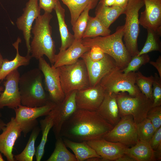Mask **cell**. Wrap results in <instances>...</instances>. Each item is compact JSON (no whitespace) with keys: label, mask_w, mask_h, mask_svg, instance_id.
Masks as SVG:
<instances>
[{"label":"cell","mask_w":161,"mask_h":161,"mask_svg":"<svg viewBox=\"0 0 161 161\" xmlns=\"http://www.w3.org/2000/svg\"><path fill=\"white\" fill-rule=\"evenodd\" d=\"M114 126L97 111L77 109L63 125L60 136L78 142L103 138Z\"/></svg>","instance_id":"1"},{"label":"cell","mask_w":161,"mask_h":161,"mask_svg":"<svg viewBox=\"0 0 161 161\" xmlns=\"http://www.w3.org/2000/svg\"><path fill=\"white\" fill-rule=\"evenodd\" d=\"M51 14L46 12L35 20L31 32L33 36L30 43V55L38 60L45 55L52 65L56 55L55 43L52 37V27L50 23L52 18Z\"/></svg>","instance_id":"2"},{"label":"cell","mask_w":161,"mask_h":161,"mask_svg":"<svg viewBox=\"0 0 161 161\" xmlns=\"http://www.w3.org/2000/svg\"><path fill=\"white\" fill-rule=\"evenodd\" d=\"M43 77L38 68L32 69L20 76L19 87L22 105L38 107L51 101L45 92Z\"/></svg>","instance_id":"3"},{"label":"cell","mask_w":161,"mask_h":161,"mask_svg":"<svg viewBox=\"0 0 161 161\" xmlns=\"http://www.w3.org/2000/svg\"><path fill=\"white\" fill-rule=\"evenodd\" d=\"M124 29V25L119 26L112 34L82 39V43L90 48L94 46L100 47L105 54L114 59L117 67L122 70L126 66L131 58L123 41Z\"/></svg>","instance_id":"4"},{"label":"cell","mask_w":161,"mask_h":161,"mask_svg":"<svg viewBox=\"0 0 161 161\" xmlns=\"http://www.w3.org/2000/svg\"><path fill=\"white\" fill-rule=\"evenodd\" d=\"M144 5L143 0H129L123 13L126 18L123 39L125 47L131 57L139 52L137 43L140 31L139 12Z\"/></svg>","instance_id":"5"},{"label":"cell","mask_w":161,"mask_h":161,"mask_svg":"<svg viewBox=\"0 0 161 161\" xmlns=\"http://www.w3.org/2000/svg\"><path fill=\"white\" fill-rule=\"evenodd\" d=\"M120 117L131 115L136 124L146 118L153 101L141 92L132 96L126 92L115 93Z\"/></svg>","instance_id":"6"},{"label":"cell","mask_w":161,"mask_h":161,"mask_svg":"<svg viewBox=\"0 0 161 161\" xmlns=\"http://www.w3.org/2000/svg\"><path fill=\"white\" fill-rule=\"evenodd\" d=\"M58 68L61 87L65 95L90 86L86 66L81 58L73 64Z\"/></svg>","instance_id":"7"},{"label":"cell","mask_w":161,"mask_h":161,"mask_svg":"<svg viewBox=\"0 0 161 161\" xmlns=\"http://www.w3.org/2000/svg\"><path fill=\"white\" fill-rule=\"evenodd\" d=\"M136 72L124 73L117 66L106 75L99 84L106 92H126L135 96L141 92L135 83Z\"/></svg>","instance_id":"8"},{"label":"cell","mask_w":161,"mask_h":161,"mask_svg":"<svg viewBox=\"0 0 161 161\" xmlns=\"http://www.w3.org/2000/svg\"><path fill=\"white\" fill-rule=\"evenodd\" d=\"M106 140L121 143L126 146L135 145L139 141L136 124L131 115L122 117L113 128L103 136Z\"/></svg>","instance_id":"9"},{"label":"cell","mask_w":161,"mask_h":161,"mask_svg":"<svg viewBox=\"0 0 161 161\" xmlns=\"http://www.w3.org/2000/svg\"><path fill=\"white\" fill-rule=\"evenodd\" d=\"M56 105L55 103L50 101L40 107H29L21 105L14 109L15 119L20 125L25 137L38 126L37 118L47 115Z\"/></svg>","instance_id":"10"},{"label":"cell","mask_w":161,"mask_h":161,"mask_svg":"<svg viewBox=\"0 0 161 161\" xmlns=\"http://www.w3.org/2000/svg\"><path fill=\"white\" fill-rule=\"evenodd\" d=\"M38 60V68L43 74L45 89L50 100L56 104L61 102L65 95L61 87L58 68L50 66L43 57Z\"/></svg>","instance_id":"11"},{"label":"cell","mask_w":161,"mask_h":161,"mask_svg":"<svg viewBox=\"0 0 161 161\" xmlns=\"http://www.w3.org/2000/svg\"><path fill=\"white\" fill-rule=\"evenodd\" d=\"M80 58L86 65L91 86L98 84L106 75L117 66L114 59L106 54L103 59L97 61H93L90 59L88 51Z\"/></svg>","instance_id":"12"},{"label":"cell","mask_w":161,"mask_h":161,"mask_svg":"<svg viewBox=\"0 0 161 161\" xmlns=\"http://www.w3.org/2000/svg\"><path fill=\"white\" fill-rule=\"evenodd\" d=\"M20 76L17 69L10 72L5 78L4 88L0 95V109L5 106L14 109L21 105L19 87Z\"/></svg>","instance_id":"13"},{"label":"cell","mask_w":161,"mask_h":161,"mask_svg":"<svg viewBox=\"0 0 161 161\" xmlns=\"http://www.w3.org/2000/svg\"><path fill=\"white\" fill-rule=\"evenodd\" d=\"M38 0H29L23 8L22 15L17 18L16 24L22 32L27 50V54H30V39L33 23L41 15V8Z\"/></svg>","instance_id":"14"},{"label":"cell","mask_w":161,"mask_h":161,"mask_svg":"<svg viewBox=\"0 0 161 161\" xmlns=\"http://www.w3.org/2000/svg\"><path fill=\"white\" fill-rule=\"evenodd\" d=\"M77 91H74L66 95L64 99L56 104L52 109L54 114L52 129L56 139L60 136L64 124L77 109L75 101Z\"/></svg>","instance_id":"15"},{"label":"cell","mask_w":161,"mask_h":161,"mask_svg":"<svg viewBox=\"0 0 161 161\" xmlns=\"http://www.w3.org/2000/svg\"><path fill=\"white\" fill-rule=\"evenodd\" d=\"M105 93L99 84L77 91L75 96L77 109L97 111L103 100Z\"/></svg>","instance_id":"16"},{"label":"cell","mask_w":161,"mask_h":161,"mask_svg":"<svg viewBox=\"0 0 161 161\" xmlns=\"http://www.w3.org/2000/svg\"><path fill=\"white\" fill-rule=\"evenodd\" d=\"M0 134V151L8 161H15L13 151L15 143L21 136L22 130L15 117H11Z\"/></svg>","instance_id":"17"},{"label":"cell","mask_w":161,"mask_h":161,"mask_svg":"<svg viewBox=\"0 0 161 161\" xmlns=\"http://www.w3.org/2000/svg\"><path fill=\"white\" fill-rule=\"evenodd\" d=\"M143 0L145 8L139 18L140 24L161 34V0Z\"/></svg>","instance_id":"18"},{"label":"cell","mask_w":161,"mask_h":161,"mask_svg":"<svg viewBox=\"0 0 161 161\" xmlns=\"http://www.w3.org/2000/svg\"><path fill=\"white\" fill-rule=\"evenodd\" d=\"M86 143L104 161H115L124 154V149L127 147L121 143L109 141L103 138Z\"/></svg>","instance_id":"19"},{"label":"cell","mask_w":161,"mask_h":161,"mask_svg":"<svg viewBox=\"0 0 161 161\" xmlns=\"http://www.w3.org/2000/svg\"><path fill=\"white\" fill-rule=\"evenodd\" d=\"M82 39H75L72 44L66 50L56 54L54 62L52 65L55 68L76 62L90 48L84 46Z\"/></svg>","instance_id":"20"},{"label":"cell","mask_w":161,"mask_h":161,"mask_svg":"<svg viewBox=\"0 0 161 161\" xmlns=\"http://www.w3.org/2000/svg\"><path fill=\"white\" fill-rule=\"evenodd\" d=\"M97 111L114 126L116 125L121 117L115 94L106 92L103 100Z\"/></svg>","instance_id":"21"},{"label":"cell","mask_w":161,"mask_h":161,"mask_svg":"<svg viewBox=\"0 0 161 161\" xmlns=\"http://www.w3.org/2000/svg\"><path fill=\"white\" fill-rule=\"evenodd\" d=\"M21 42V38L18 37L16 41L12 44L16 50V55L13 60L9 61L7 58L4 59L0 70V81L5 79L9 74L18 67L29 64L32 58L30 54H27L26 56H23L19 53V45Z\"/></svg>","instance_id":"22"},{"label":"cell","mask_w":161,"mask_h":161,"mask_svg":"<svg viewBox=\"0 0 161 161\" xmlns=\"http://www.w3.org/2000/svg\"><path fill=\"white\" fill-rule=\"evenodd\" d=\"M55 10L57 15L61 40L59 52L63 51L73 43L75 38L74 35L69 31L65 21V10L61 6L59 0H57Z\"/></svg>","instance_id":"23"},{"label":"cell","mask_w":161,"mask_h":161,"mask_svg":"<svg viewBox=\"0 0 161 161\" xmlns=\"http://www.w3.org/2000/svg\"><path fill=\"white\" fill-rule=\"evenodd\" d=\"M130 148L126 147L124 154L134 159L135 161H154L156 160L155 151L149 142L139 140Z\"/></svg>","instance_id":"24"},{"label":"cell","mask_w":161,"mask_h":161,"mask_svg":"<svg viewBox=\"0 0 161 161\" xmlns=\"http://www.w3.org/2000/svg\"><path fill=\"white\" fill-rule=\"evenodd\" d=\"M62 138L66 147L73 152L77 161H87L92 158L101 157L86 142H75Z\"/></svg>","instance_id":"25"},{"label":"cell","mask_w":161,"mask_h":161,"mask_svg":"<svg viewBox=\"0 0 161 161\" xmlns=\"http://www.w3.org/2000/svg\"><path fill=\"white\" fill-rule=\"evenodd\" d=\"M95 12L97 18L107 28L123 13L125 8L112 6H107L97 3Z\"/></svg>","instance_id":"26"},{"label":"cell","mask_w":161,"mask_h":161,"mask_svg":"<svg viewBox=\"0 0 161 161\" xmlns=\"http://www.w3.org/2000/svg\"><path fill=\"white\" fill-rule=\"evenodd\" d=\"M54 120V114L52 109L44 119L40 121L42 136L41 141L36 148L35 153V155L37 161H40L44 155L48 135L50 129L53 126Z\"/></svg>","instance_id":"27"},{"label":"cell","mask_w":161,"mask_h":161,"mask_svg":"<svg viewBox=\"0 0 161 161\" xmlns=\"http://www.w3.org/2000/svg\"><path fill=\"white\" fill-rule=\"evenodd\" d=\"M69 9L70 14V22L72 26L86 8L89 5L94 8L98 0H61Z\"/></svg>","instance_id":"28"},{"label":"cell","mask_w":161,"mask_h":161,"mask_svg":"<svg viewBox=\"0 0 161 161\" xmlns=\"http://www.w3.org/2000/svg\"><path fill=\"white\" fill-rule=\"evenodd\" d=\"M111 31L96 17L89 16L82 38L105 36L111 34Z\"/></svg>","instance_id":"29"},{"label":"cell","mask_w":161,"mask_h":161,"mask_svg":"<svg viewBox=\"0 0 161 161\" xmlns=\"http://www.w3.org/2000/svg\"><path fill=\"white\" fill-rule=\"evenodd\" d=\"M40 131V128L38 126L32 130L24 149L20 153L14 155L15 161H33L36 152L35 142Z\"/></svg>","instance_id":"30"},{"label":"cell","mask_w":161,"mask_h":161,"mask_svg":"<svg viewBox=\"0 0 161 161\" xmlns=\"http://www.w3.org/2000/svg\"><path fill=\"white\" fill-rule=\"evenodd\" d=\"M55 149L47 161H77L75 155L69 151L63 141L62 137L56 139Z\"/></svg>","instance_id":"31"},{"label":"cell","mask_w":161,"mask_h":161,"mask_svg":"<svg viewBox=\"0 0 161 161\" xmlns=\"http://www.w3.org/2000/svg\"><path fill=\"white\" fill-rule=\"evenodd\" d=\"M147 37L144 46L137 54L140 55L154 51H161L160 35L157 32L150 29H147Z\"/></svg>","instance_id":"32"},{"label":"cell","mask_w":161,"mask_h":161,"mask_svg":"<svg viewBox=\"0 0 161 161\" xmlns=\"http://www.w3.org/2000/svg\"><path fill=\"white\" fill-rule=\"evenodd\" d=\"M154 80V76L151 75L146 77L140 71L136 72V85L142 93L147 98L152 100V87Z\"/></svg>","instance_id":"33"},{"label":"cell","mask_w":161,"mask_h":161,"mask_svg":"<svg viewBox=\"0 0 161 161\" xmlns=\"http://www.w3.org/2000/svg\"><path fill=\"white\" fill-rule=\"evenodd\" d=\"M93 9L91 5L87 7L80 15L74 24L72 29L74 36L75 39H81L86 28L89 17V12Z\"/></svg>","instance_id":"34"},{"label":"cell","mask_w":161,"mask_h":161,"mask_svg":"<svg viewBox=\"0 0 161 161\" xmlns=\"http://www.w3.org/2000/svg\"><path fill=\"white\" fill-rule=\"evenodd\" d=\"M136 126L139 140L149 142L155 132L150 120L146 118Z\"/></svg>","instance_id":"35"},{"label":"cell","mask_w":161,"mask_h":161,"mask_svg":"<svg viewBox=\"0 0 161 161\" xmlns=\"http://www.w3.org/2000/svg\"><path fill=\"white\" fill-rule=\"evenodd\" d=\"M150 58L148 54L139 55H136L131 57V59L126 66L122 70L125 74L131 72H135L143 65L149 62Z\"/></svg>","instance_id":"36"},{"label":"cell","mask_w":161,"mask_h":161,"mask_svg":"<svg viewBox=\"0 0 161 161\" xmlns=\"http://www.w3.org/2000/svg\"><path fill=\"white\" fill-rule=\"evenodd\" d=\"M152 107L161 105V78L155 73L152 87Z\"/></svg>","instance_id":"37"},{"label":"cell","mask_w":161,"mask_h":161,"mask_svg":"<svg viewBox=\"0 0 161 161\" xmlns=\"http://www.w3.org/2000/svg\"><path fill=\"white\" fill-rule=\"evenodd\" d=\"M146 118L150 120L155 131L161 126V106L152 107L148 112Z\"/></svg>","instance_id":"38"},{"label":"cell","mask_w":161,"mask_h":161,"mask_svg":"<svg viewBox=\"0 0 161 161\" xmlns=\"http://www.w3.org/2000/svg\"><path fill=\"white\" fill-rule=\"evenodd\" d=\"M89 57L94 61H97L103 59L105 55L103 50L99 47L94 46L90 47L88 51Z\"/></svg>","instance_id":"39"},{"label":"cell","mask_w":161,"mask_h":161,"mask_svg":"<svg viewBox=\"0 0 161 161\" xmlns=\"http://www.w3.org/2000/svg\"><path fill=\"white\" fill-rule=\"evenodd\" d=\"M39 5L44 12L51 13L54 9L57 0H39Z\"/></svg>","instance_id":"40"},{"label":"cell","mask_w":161,"mask_h":161,"mask_svg":"<svg viewBox=\"0 0 161 161\" xmlns=\"http://www.w3.org/2000/svg\"><path fill=\"white\" fill-rule=\"evenodd\" d=\"M149 143L154 151L161 144V126L155 132Z\"/></svg>","instance_id":"41"},{"label":"cell","mask_w":161,"mask_h":161,"mask_svg":"<svg viewBox=\"0 0 161 161\" xmlns=\"http://www.w3.org/2000/svg\"><path fill=\"white\" fill-rule=\"evenodd\" d=\"M150 64L154 67L157 69L159 76L161 78V56L160 55L155 61H150Z\"/></svg>","instance_id":"42"},{"label":"cell","mask_w":161,"mask_h":161,"mask_svg":"<svg viewBox=\"0 0 161 161\" xmlns=\"http://www.w3.org/2000/svg\"><path fill=\"white\" fill-rule=\"evenodd\" d=\"M129 0H116L113 6L122 8H125Z\"/></svg>","instance_id":"43"},{"label":"cell","mask_w":161,"mask_h":161,"mask_svg":"<svg viewBox=\"0 0 161 161\" xmlns=\"http://www.w3.org/2000/svg\"><path fill=\"white\" fill-rule=\"evenodd\" d=\"M115 161H135L131 157L125 154L117 159Z\"/></svg>","instance_id":"44"},{"label":"cell","mask_w":161,"mask_h":161,"mask_svg":"<svg viewBox=\"0 0 161 161\" xmlns=\"http://www.w3.org/2000/svg\"><path fill=\"white\" fill-rule=\"evenodd\" d=\"M116 0H100L98 3L107 6H113Z\"/></svg>","instance_id":"45"},{"label":"cell","mask_w":161,"mask_h":161,"mask_svg":"<svg viewBox=\"0 0 161 161\" xmlns=\"http://www.w3.org/2000/svg\"><path fill=\"white\" fill-rule=\"evenodd\" d=\"M155 151L156 160L157 158L158 160H160L161 159V144L159 145L157 149Z\"/></svg>","instance_id":"46"},{"label":"cell","mask_w":161,"mask_h":161,"mask_svg":"<svg viewBox=\"0 0 161 161\" xmlns=\"http://www.w3.org/2000/svg\"><path fill=\"white\" fill-rule=\"evenodd\" d=\"M6 125V124L0 118V131H2Z\"/></svg>","instance_id":"47"},{"label":"cell","mask_w":161,"mask_h":161,"mask_svg":"<svg viewBox=\"0 0 161 161\" xmlns=\"http://www.w3.org/2000/svg\"><path fill=\"white\" fill-rule=\"evenodd\" d=\"M4 58L1 54L0 53V70L1 68Z\"/></svg>","instance_id":"48"},{"label":"cell","mask_w":161,"mask_h":161,"mask_svg":"<svg viewBox=\"0 0 161 161\" xmlns=\"http://www.w3.org/2000/svg\"><path fill=\"white\" fill-rule=\"evenodd\" d=\"M4 89V87L1 86H0V95L1 94V92L3 91ZM1 116V114L0 113V117Z\"/></svg>","instance_id":"49"},{"label":"cell","mask_w":161,"mask_h":161,"mask_svg":"<svg viewBox=\"0 0 161 161\" xmlns=\"http://www.w3.org/2000/svg\"><path fill=\"white\" fill-rule=\"evenodd\" d=\"M5 161L3 159L1 154V151H0V161Z\"/></svg>","instance_id":"50"},{"label":"cell","mask_w":161,"mask_h":161,"mask_svg":"<svg viewBox=\"0 0 161 161\" xmlns=\"http://www.w3.org/2000/svg\"><path fill=\"white\" fill-rule=\"evenodd\" d=\"M98 1L100 0H98Z\"/></svg>","instance_id":"51"}]
</instances>
